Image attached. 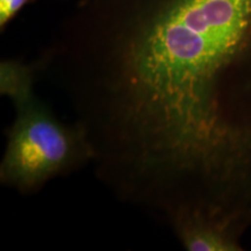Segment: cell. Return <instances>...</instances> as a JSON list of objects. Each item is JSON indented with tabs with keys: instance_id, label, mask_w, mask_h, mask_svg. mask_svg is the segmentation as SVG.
Returning a JSON list of instances; mask_svg holds the SVG:
<instances>
[{
	"instance_id": "cell-3",
	"label": "cell",
	"mask_w": 251,
	"mask_h": 251,
	"mask_svg": "<svg viewBox=\"0 0 251 251\" xmlns=\"http://www.w3.org/2000/svg\"><path fill=\"white\" fill-rule=\"evenodd\" d=\"M41 72L40 62L25 63L19 59H2L0 63V93L12 100L13 106L35 97L34 86Z\"/></svg>"
},
{
	"instance_id": "cell-1",
	"label": "cell",
	"mask_w": 251,
	"mask_h": 251,
	"mask_svg": "<svg viewBox=\"0 0 251 251\" xmlns=\"http://www.w3.org/2000/svg\"><path fill=\"white\" fill-rule=\"evenodd\" d=\"M15 119L6 131L0 181L20 193L36 192L49 180L93 162L85 131L76 122L59 120L35 96L14 106Z\"/></svg>"
},
{
	"instance_id": "cell-4",
	"label": "cell",
	"mask_w": 251,
	"mask_h": 251,
	"mask_svg": "<svg viewBox=\"0 0 251 251\" xmlns=\"http://www.w3.org/2000/svg\"><path fill=\"white\" fill-rule=\"evenodd\" d=\"M34 0H0V29L4 31L11 21Z\"/></svg>"
},
{
	"instance_id": "cell-2",
	"label": "cell",
	"mask_w": 251,
	"mask_h": 251,
	"mask_svg": "<svg viewBox=\"0 0 251 251\" xmlns=\"http://www.w3.org/2000/svg\"><path fill=\"white\" fill-rule=\"evenodd\" d=\"M181 246L188 251L241 250L231 227L200 215H188L170 225Z\"/></svg>"
}]
</instances>
